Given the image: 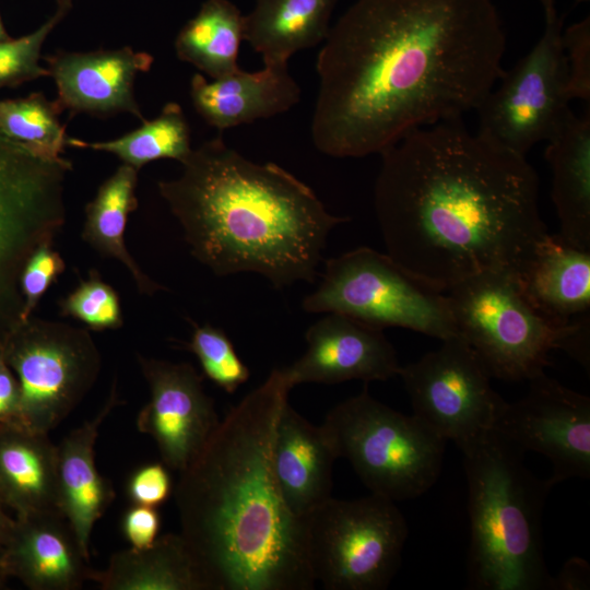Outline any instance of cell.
I'll return each instance as SVG.
<instances>
[{
	"mask_svg": "<svg viewBox=\"0 0 590 590\" xmlns=\"http://www.w3.org/2000/svg\"><path fill=\"white\" fill-rule=\"evenodd\" d=\"M93 581L103 590H209L180 533L160 535L146 548L114 553Z\"/></svg>",
	"mask_w": 590,
	"mask_h": 590,
	"instance_id": "484cf974",
	"label": "cell"
},
{
	"mask_svg": "<svg viewBox=\"0 0 590 590\" xmlns=\"http://www.w3.org/2000/svg\"><path fill=\"white\" fill-rule=\"evenodd\" d=\"M315 581L328 590H384L396 576L409 534L396 502L370 493L329 498L304 517Z\"/></svg>",
	"mask_w": 590,
	"mask_h": 590,
	"instance_id": "9c48e42d",
	"label": "cell"
},
{
	"mask_svg": "<svg viewBox=\"0 0 590 590\" xmlns=\"http://www.w3.org/2000/svg\"><path fill=\"white\" fill-rule=\"evenodd\" d=\"M339 0H256L245 15V40L263 63H288L297 51L323 43Z\"/></svg>",
	"mask_w": 590,
	"mask_h": 590,
	"instance_id": "d4e9b609",
	"label": "cell"
},
{
	"mask_svg": "<svg viewBox=\"0 0 590 590\" xmlns=\"http://www.w3.org/2000/svg\"><path fill=\"white\" fill-rule=\"evenodd\" d=\"M64 270L66 262L52 248L51 243L43 244L34 250L20 275V291L23 299L20 322L31 318L32 311L42 297Z\"/></svg>",
	"mask_w": 590,
	"mask_h": 590,
	"instance_id": "836d02e7",
	"label": "cell"
},
{
	"mask_svg": "<svg viewBox=\"0 0 590 590\" xmlns=\"http://www.w3.org/2000/svg\"><path fill=\"white\" fill-rule=\"evenodd\" d=\"M7 509V506L0 498V556L14 523V518L10 517Z\"/></svg>",
	"mask_w": 590,
	"mask_h": 590,
	"instance_id": "ab89813d",
	"label": "cell"
},
{
	"mask_svg": "<svg viewBox=\"0 0 590 590\" xmlns=\"http://www.w3.org/2000/svg\"><path fill=\"white\" fill-rule=\"evenodd\" d=\"M8 578L9 577L5 575V573L3 571V569H2V567L0 565V589L4 588Z\"/></svg>",
	"mask_w": 590,
	"mask_h": 590,
	"instance_id": "7bdbcfd3",
	"label": "cell"
},
{
	"mask_svg": "<svg viewBox=\"0 0 590 590\" xmlns=\"http://www.w3.org/2000/svg\"><path fill=\"white\" fill-rule=\"evenodd\" d=\"M150 399L137 428L156 444L162 462L180 472L200 453L220 423L203 377L188 363L137 356Z\"/></svg>",
	"mask_w": 590,
	"mask_h": 590,
	"instance_id": "9a60e30c",
	"label": "cell"
},
{
	"mask_svg": "<svg viewBox=\"0 0 590 590\" xmlns=\"http://www.w3.org/2000/svg\"><path fill=\"white\" fill-rule=\"evenodd\" d=\"M2 352L19 384L22 424L46 434L83 400L102 366L86 329L54 320L19 322Z\"/></svg>",
	"mask_w": 590,
	"mask_h": 590,
	"instance_id": "8fae6325",
	"label": "cell"
},
{
	"mask_svg": "<svg viewBox=\"0 0 590 590\" xmlns=\"http://www.w3.org/2000/svg\"><path fill=\"white\" fill-rule=\"evenodd\" d=\"M73 529L59 512L14 517L0 556L10 578L31 590H76L95 571L88 565Z\"/></svg>",
	"mask_w": 590,
	"mask_h": 590,
	"instance_id": "ac0fdd59",
	"label": "cell"
},
{
	"mask_svg": "<svg viewBox=\"0 0 590 590\" xmlns=\"http://www.w3.org/2000/svg\"><path fill=\"white\" fill-rule=\"evenodd\" d=\"M184 349L198 358L203 375L227 393H234L250 376L227 334L210 323L198 326Z\"/></svg>",
	"mask_w": 590,
	"mask_h": 590,
	"instance_id": "1f68e13d",
	"label": "cell"
},
{
	"mask_svg": "<svg viewBox=\"0 0 590 590\" xmlns=\"http://www.w3.org/2000/svg\"><path fill=\"white\" fill-rule=\"evenodd\" d=\"M0 498L14 517L60 512L57 447L24 425L0 427Z\"/></svg>",
	"mask_w": 590,
	"mask_h": 590,
	"instance_id": "cb8c5ba5",
	"label": "cell"
},
{
	"mask_svg": "<svg viewBox=\"0 0 590 590\" xmlns=\"http://www.w3.org/2000/svg\"><path fill=\"white\" fill-rule=\"evenodd\" d=\"M122 402L114 381L98 412L56 445L58 507L88 559L93 528L115 498L110 480L96 468L95 444L102 424Z\"/></svg>",
	"mask_w": 590,
	"mask_h": 590,
	"instance_id": "d6986e66",
	"label": "cell"
},
{
	"mask_svg": "<svg viewBox=\"0 0 590 590\" xmlns=\"http://www.w3.org/2000/svg\"><path fill=\"white\" fill-rule=\"evenodd\" d=\"M520 400L507 402L494 429L523 453L552 464L553 486L590 477V398L542 371L528 380Z\"/></svg>",
	"mask_w": 590,
	"mask_h": 590,
	"instance_id": "5bb4252c",
	"label": "cell"
},
{
	"mask_svg": "<svg viewBox=\"0 0 590 590\" xmlns=\"http://www.w3.org/2000/svg\"><path fill=\"white\" fill-rule=\"evenodd\" d=\"M23 425L20 388L15 375L4 359L0 347V427Z\"/></svg>",
	"mask_w": 590,
	"mask_h": 590,
	"instance_id": "74e56055",
	"label": "cell"
},
{
	"mask_svg": "<svg viewBox=\"0 0 590 590\" xmlns=\"http://www.w3.org/2000/svg\"><path fill=\"white\" fill-rule=\"evenodd\" d=\"M446 294L457 334L491 377L528 381L545 371L554 350L566 352L589 373L590 314L569 323L550 320L530 304L509 271L477 273Z\"/></svg>",
	"mask_w": 590,
	"mask_h": 590,
	"instance_id": "8992f818",
	"label": "cell"
},
{
	"mask_svg": "<svg viewBox=\"0 0 590 590\" xmlns=\"http://www.w3.org/2000/svg\"><path fill=\"white\" fill-rule=\"evenodd\" d=\"M562 33L557 11L545 14L539 42L477 107L479 134L522 156L551 137L570 102Z\"/></svg>",
	"mask_w": 590,
	"mask_h": 590,
	"instance_id": "7c38bea8",
	"label": "cell"
},
{
	"mask_svg": "<svg viewBox=\"0 0 590 590\" xmlns=\"http://www.w3.org/2000/svg\"><path fill=\"white\" fill-rule=\"evenodd\" d=\"M468 483L472 590H552L542 515L553 488L524 464V453L495 429L461 450Z\"/></svg>",
	"mask_w": 590,
	"mask_h": 590,
	"instance_id": "5b68a950",
	"label": "cell"
},
{
	"mask_svg": "<svg viewBox=\"0 0 590 590\" xmlns=\"http://www.w3.org/2000/svg\"><path fill=\"white\" fill-rule=\"evenodd\" d=\"M71 8L72 0H57L54 14L37 30L19 38L0 42V90L49 75L47 68L39 63L43 45Z\"/></svg>",
	"mask_w": 590,
	"mask_h": 590,
	"instance_id": "4dcf8cb0",
	"label": "cell"
},
{
	"mask_svg": "<svg viewBox=\"0 0 590 590\" xmlns=\"http://www.w3.org/2000/svg\"><path fill=\"white\" fill-rule=\"evenodd\" d=\"M337 459L321 425L310 423L287 401L275 426L272 470L280 494L295 516L304 518L332 497Z\"/></svg>",
	"mask_w": 590,
	"mask_h": 590,
	"instance_id": "ffe728a7",
	"label": "cell"
},
{
	"mask_svg": "<svg viewBox=\"0 0 590 590\" xmlns=\"http://www.w3.org/2000/svg\"><path fill=\"white\" fill-rule=\"evenodd\" d=\"M12 38L9 33L7 32V28L3 25L2 19L0 16V42L1 40H8Z\"/></svg>",
	"mask_w": 590,
	"mask_h": 590,
	"instance_id": "b9f144b4",
	"label": "cell"
},
{
	"mask_svg": "<svg viewBox=\"0 0 590 590\" xmlns=\"http://www.w3.org/2000/svg\"><path fill=\"white\" fill-rule=\"evenodd\" d=\"M59 314L84 323L90 330H116L122 327L120 298L96 270L59 302Z\"/></svg>",
	"mask_w": 590,
	"mask_h": 590,
	"instance_id": "d6a6232c",
	"label": "cell"
},
{
	"mask_svg": "<svg viewBox=\"0 0 590 590\" xmlns=\"http://www.w3.org/2000/svg\"><path fill=\"white\" fill-rule=\"evenodd\" d=\"M2 343H0V347H1Z\"/></svg>",
	"mask_w": 590,
	"mask_h": 590,
	"instance_id": "f6af8a7d",
	"label": "cell"
},
{
	"mask_svg": "<svg viewBox=\"0 0 590 590\" xmlns=\"http://www.w3.org/2000/svg\"><path fill=\"white\" fill-rule=\"evenodd\" d=\"M178 178L157 189L191 255L217 276L261 274L275 288L315 281L329 213L305 182L274 163H255L222 139L192 149Z\"/></svg>",
	"mask_w": 590,
	"mask_h": 590,
	"instance_id": "277c9868",
	"label": "cell"
},
{
	"mask_svg": "<svg viewBox=\"0 0 590 590\" xmlns=\"http://www.w3.org/2000/svg\"><path fill=\"white\" fill-rule=\"evenodd\" d=\"M139 170L121 164L97 189L85 206L82 239L99 255L120 262L131 275L138 292L152 296L166 287L149 276L131 256L126 244L130 213L137 210Z\"/></svg>",
	"mask_w": 590,
	"mask_h": 590,
	"instance_id": "4316f807",
	"label": "cell"
},
{
	"mask_svg": "<svg viewBox=\"0 0 590 590\" xmlns=\"http://www.w3.org/2000/svg\"><path fill=\"white\" fill-rule=\"evenodd\" d=\"M493 0H356L318 52L316 149L380 154L409 132L476 110L504 73Z\"/></svg>",
	"mask_w": 590,
	"mask_h": 590,
	"instance_id": "6da1fadb",
	"label": "cell"
},
{
	"mask_svg": "<svg viewBox=\"0 0 590 590\" xmlns=\"http://www.w3.org/2000/svg\"><path fill=\"white\" fill-rule=\"evenodd\" d=\"M169 470L163 462L145 463L137 468L126 485L130 503L151 507L163 505L174 494Z\"/></svg>",
	"mask_w": 590,
	"mask_h": 590,
	"instance_id": "d590c367",
	"label": "cell"
},
{
	"mask_svg": "<svg viewBox=\"0 0 590 590\" xmlns=\"http://www.w3.org/2000/svg\"><path fill=\"white\" fill-rule=\"evenodd\" d=\"M462 118L387 148L374 187L386 253L444 293L477 273H516L547 234L526 156L471 133Z\"/></svg>",
	"mask_w": 590,
	"mask_h": 590,
	"instance_id": "7a4b0ae2",
	"label": "cell"
},
{
	"mask_svg": "<svg viewBox=\"0 0 590 590\" xmlns=\"http://www.w3.org/2000/svg\"><path fill=\"white\" fill-rule=\"evenodd\" d=\"M306 352L281 368L291 389L300 384L388 380L400 364L384 330L351 316L327 312L306 331Z\"/></svg>",
	"mask_w": 590,
	"mask_h": 590,
	"instance_id": "2e32d148",
	"label": "cell"
},
{
	"mask_svg": "<svg viewBox=\"0 0 590 590\" xmlns=\"http://www.w3.org/2000/svg\"><path fill=\"white\" fill-rule=\"evenodd\" d=\"M290 390L274 368L179 472L180 534L209 590L315 588L304 518L284 503L272 470L275 426Z\"/></svg>",
	"mask_w": 590,
	"mask_h": 590,
	"instance_id": "3957f363",
	"label": "cell"
},
{
	"mask_svg": "<svg viewBox=\"0 0 590 590\" xmlns=\"http://www.w3.org/2000/svg\"><path fill=\"white\" fill-rule=\"evenodd\" d=\"M189 94L196 111L222 133L287 111L299 102L300 87L288 63H263L261 70L247 72L239 68L211 82L197 73L190 81Z\"/></svg>",
	"mask_w": 590,
	"mask_h": 590,
	"instance_id": "44dd1931",
	"label": "cell"
},
{
	"mask_svg": "<svg viewBox=\"0 0 590 590\" xmlns=\"http://www.w3.org/2000/svg\"><path fill=\"white\" fill-rule=\"evenodd\" d=\"M546 141L558 234L570 245L590 250L589 111L576 116L568 107Z\"/></svg>",
	"mask_w": 590,
	"mask_h": 590,
	"instance_id": "603a6c76",
	"label": "cell"
},
{
	"mask_svg": "<svg viewBox=\"0 0 590 590\" xmlns=\"http://www.w3.org/2000/svg\"><path fill=\"white\" fill-rule=\"evenodd\" d=\"M61 113L56 99L40 92L0 99V131L42 157L59 160L68 140Z\"/></svg>",
	"mask_w": 590,
	"mask_h": 590,
	"instance_id": "f546056e",
	"label": "cell"
},
{
	"mask_svg": "<svg viewBox=\"0 0 590 590\" xmlns=\"http://www.w3.org/2000/svg\"><path fill=\"white\" fill-rule=\"evenodd\" d=\"M562 43L568 68L570 101L590 99V19L571 24L562 33Z\"/></svg>",
	"mask_w": 590,
	"mask_h": 590,
	"instance_id": "e575fe53",
	"label": "cell"
},
{
	"mask_svg": "<svg viewBox=\"0 0 590 590\" xmlns=\"http://www.w3.org/2000/svg\"><path fill=\"white\" fill-rule=\"evenodd\" d=\"M544 10V15L556 11L555 0H538Z\"/></svg>",
	"mask_w": 590,
	"mask_h": 590,
	"instance_id": "60d3db41",
	"label": "cell"
},
{
	"mask_svg": "<svg viewBox=\"0 0 590 590\" xmlns=\"http://www.w3.org/2000/svg\"><path fill=\"white\" fill-rule=\"evenodd\" d=\"M161 526L157 507L131 504L121 518L122 535L135 550L151 546L160 536Z\"/></svg>",
	"mask_w": 590,
	"mask_h": 590,
	"instance_id": "8d00e7d4",
	"label": "cell"
},
{
	"mask_svg": "<svg viewBox=\"0 0 590 590\" xmlns=\"http://www.w3.org/2000/svg\"><path fill=\"white\" fill-rule=\"evenodd\" d=\"M589 0H576V3L588 2Z\"/></svg>",
	"mask_w": 590,
	"mask_h": 590,
	"instance_id": "ee69618b",
	"label": "cell"
},
{
	"mask_svg": "<svg viewBox=\"0 0 590 590\" xmlns=\"http://www.w3.org/2000/svg\"><path fill=\"white\" fill-rule=\"evenodd\" d=\"M245 15L229 0H205L175 39L177 57L213 80L239 69L240 43L245 40Z\"/></svg>",
	"mask_w": 590,
	"mask_h": 590,
	"instance_id": "83f0119b",
	"label": "cell"
},
{
	"mask_svg": "<svg viewBox=\"0 0 590 590\" xmlns=\"http://www.w3.org/2000/svg\"><path fill=\"white\" fill-rule=\"evenodd\" d=\"M338 458H345L373 494L416 498L437 482L446 440L417 417L373 398L367 387L332 408L321 424Z\"/></svg>",
	"mask_w": 590,
	"mask_h": 590,
	"instance_id": "52a82bcc",
	"label": "cell"
},
{
	"mask_svg": "<svg viewBox=\"0 0 590 590\" xmlns=\"http://www.w3.org/2000/svg\"><path fill=\"white\" fill-rule=\"evenodd\" d=\"M72 163L35 154L0 131V342L20 322L22 269L66 222L64 186Z\"/></svg>",
	"mask_w": 590,
	"mask_h": 590,
	"instance_id": "30bf717a",
	"label": "cell"
},
{
	"mask_svg": "<svg viewBox=\"0 0 590 590\" xmlns=\"http://www.w3.org/2000/svg\"><path fill=\"white\" fill-rule=\"evenodd\" d=\"M590 568L586 560L571 558L562 568L557 577H553L552 590L588 589Z\"/></svg>",
	"mask_w": 590,
	"mask_h": 590,
	"instance_id": "f35d334b",
	"label": "cell"
},
{
	"mask_svg": "<svg viewBox=\"0 0 590 590\" xmlns=\"http://www.w3.org/2000/svg\"><path fill=\"white\" fill-rule=\"evenodd\" d=\"M526 298L543 316L569 323L590 314V250L546 234L514 273Z\"/></svg>",
	"mask_w": 590,
	"mask_h": 590,
	"instance_id": "7402d4cb",
	"label": "cell"
},
{
	"mask_svg": "<svg viewBox=\"0 0 590 590\" xmlns=\"http://www.w3.org/2000/svg\"><path fill=\"white\" fill-rule=\"evenodd\" d=\"M303 309L340 312L382 330L400 327L440 341L457 334L446 293L368 247L327 260L321 282L304 298Z\"/></svg>",
	"mask_w": 590,
	"mask_h": 590,
	"instance_id": "ba28073f",
	"label": "cell"
},
{
	"mask_svg": "<svg viewBox=\"0 0 590 590\" xmlns=\"http://www.w3.org/2000/svg\"><path fill=\"white\" fill-rule=\"evenodd\" d=\"M57 87L56 102L70 116L99 117L128 113L145 120L134 94L139 73L148 72L152 55L131 47L93 51H63L44 57Z\"/></svg>",
	"mask_w": 590,
	"mask_h": 590,
	"instance_id": "e0dca14e",
	"label": "cell"
},
{
	"mask_svg": "<svg viewBox=\"0 0 590 590\" xmlns=\"http://www.w3.org/2000/svg\"><path fill=\"white\" fill-rule=\"evenodd\" d=\"M413 415L460 450L494 429L506 401L493 389L491 375L458 334L416 362L401 366Z\"/></svg>",
	"mask_w": 590,
	"mask_h": 590,
	"instance_id": "4fadbf2b",
	"label": "cell"
},
{
	"mask_svg": "<svg viewBox=\"0 0 590 590\" xmlns=\"http://www.w3.org/2000/svg\"><path fill=\"white\" fill-rule=\"evenodd\" d=\"M67 145L113 154L138 170L162 158L181 164L192 151L189 125L181 106L175 102L167 103L158 116L143 120L139 128L119 138L88 142L68 137Z\"/></svg>",
	"mask_w": 590,
	"mask_h": 590,
	"instance_id": "f1b7e54d",
	"label": "cell"
}]
</instances>
